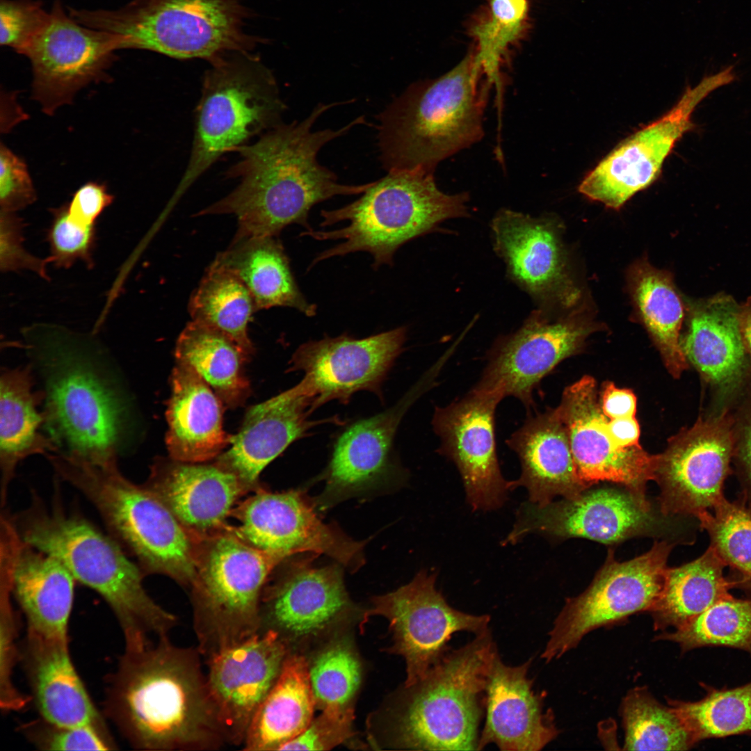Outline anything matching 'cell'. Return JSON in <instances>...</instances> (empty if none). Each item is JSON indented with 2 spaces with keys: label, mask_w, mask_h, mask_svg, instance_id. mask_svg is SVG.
I'll use <instances>...</instances> for the list:
<instances>
[{
  "label": "cell",
  "mask_w": 751,
  "mask_h": 751,
  "mask_svg": "<svg viewBox=\"0 0 751 751\" xmlns=\"http://www.w3.org/2000/svg\"><path fill=\"white\" fill-rule=\"evenodd\" d=\"M144 485L196 538L224 531L238 501L252 492L215 461L188 462L170 456L155 459Z\"/></svg>",
  "instance_id": "obj_27"
},
{
  "label": "cell",
  "mask_w": 751,
  "mask_h": 751,
  "mask_svg": "<svg viewBox=\"0 0 751 751\" xmlns=\"http://www.w3.org/2000/svg\"><path fill=\"white\" fill-rule=\"evenodd\" d=\"M194 115L191 151L174 200L227 153L279 125L286 109L269 68L250 52L210 63Z\"/></svg>",
  "instance_id": "obj_9"
},
{
  "label": "cell",
  "mask_w": 751,
  "mask_h": 751,
  "mask_svg": "<svg viewBox=\"0 0 751 751\" xmlns=\"http://www.w3.org/2000/svg\"><path fill=\"white\" fill-rule=\"evenodd\" d=\"M740 456L745 476V495L751 506V422L743 433Z\"/></svg>",
  "instance_id": "obj_58"
},
{
  "label": "cell",
  "mask_w": 751,
  "mask_h": 751,
  "mask_svg": "<svg viewBox=\"0 0 751 751\" xmlns=\"http://www.w3.org/2000/svg\"><path fill=\"white\" fill-rule=\"evenodd\" d=\"M316 706L309 663L303 656L290 652L255 714L241 749L280 750L309 726Z\"/></svg>",
  "instance_id": "obj_36"
},
{
  "label": "cell",
  "mask_w": 751,
  "mask_h": 751,
  "mask_svg": "<svg viewBox=\"0 0 751 751\" xmlns=\"http://www.w3.org/2000/svg\"><path fill=\"white\" fill-rule=\"evenodd\" d=\"M198 649L168 636L125 649L106 691L107 716L134 747L213 751L227 745Z\"/></svg>",
  "instance_id": "obj_2"
},
{
  "label": "cell",
  "mask_w": 751,
  "mask_h": 751,
  "mask_svg": "<svg viewBox=\"0 0 751 751\" xmlns=\"http://www.w3.org/2000/svg\"><path fill=\"white\" fill-rule=\"evenodd\" d=\"M24 663L36 706L51 725H92L105 731L71 660L68 641L27 631Z\"/></svg>",
  "instance_id": "obj_33"
},
{
  "label": "cell",
  "mask_w": 751,
  "mask_h": 751,
  "mask_svg": "<svg viewBox=\"0 0 751 751\" xmlns=\"http://www.w3.org/2000/svg\"><path fill=\"white\" fill-rule=\"evenodd\" d=\"M695 742L751 732V682L711 690L697 702L669 700Z\"/></svg>",
  "instance_id": "obj_45"
},
{
  "label": "cell",
  "mask_w": 751,
  "mask_h": 751,
  "mask_svg": "<svg viewBox=\"0 0 751 751\" xmlns=\"http://www.w3.org/2000/svg\"><path fill=\"white\" fill-rule=\"evenodd\" d=\"M284 560L226 529L197 538L196 574L189 588L197 648L204 659L260 631L264 588Z\"/></svg>",
  "instance_id": "obj_11"
},
{
  "label": "cell",
  "mask_w": 751,
  "mask_h": 751,
  "mask_svg": "<svg viewBox=\"0 0 751 751\" xmlns=\"http://www.w3.org/2000/svg\"><path fill=\"white\" fill-rule=\"evenodd\" d=\"M739 319L744 344L751 354V302L739 313Z\"/></svg>",
  "instance_id": "obj_59"
},
{
  "label": "cell",
  "mask_w": 751,
  "mask_h": 751,
  "mask_svg": "<svg viewBox=\"0 0 751 751\" xmlns=\"http://www.w3.org/2000/svg\"><path fill=\"white\" fill-rule=\"evenodd\" d=\"M188 309L192 321L227 335L250 357L254 354L248 325L257 310L248 288L235 275L211 265L192 293Z\"/></svg>",
  "instance_id": "obj_41"
},
{
  "label": "cell",
  "mask_w": 751,
  "mask_h": 751,
  "mask_svg": "<svg viewBox=\"0 0 751 751\" xmlns=\"http://www.w3.org/2000/svg\"><path fill=\"white\" fill-rule=\"evenodd\" d=\"M734 586H738L743 589L751 591V576L736 574L734 576Z\"/></svg>",
  "instance_id": "obj_60"
},
{
  "label": "cell",
  "mask_w": 751,
  "mask_h": 751,
  "mask_svg": "<svg viewBox=\"0 0 751 751\" xmlns=\"http://www.w3.org/2000/svg\"><path fill=\"white\" fill-rule=\"evenodd\" d=\"M302 490L271 492L263 487L238 503L226 529L248 545L285 560L310 552L331 557L349 570L364 563L366 540L355 541L339 528L321 521Z\"/></svg>",
  "instance_id": "obj_14"
},
{
  "label": "cell",
  "mask_w": 751,
  "mask_h": 751,
  "mask_svg": "<svg viewBox=\"0 0 751 751\" xmlns=\"http://www.w3.org/2000/svg\"><path fill=\"white\" fill-rule=\"evenodd\" d=\"M517 455L521 474L510 490L523 487L528 501L539 506L557 496L574 499L590 486L576 471L565 426L556 408L531 415L506 440Z\"/></svg>",
  "instance_id": "obj_30"
},
{
  "label": "cell",
  "mask_w": 751,
  "mask_h": 751,
  "mask_svg": "<svg viewBox=\"0 0 751 751\" xmlns=\"http://www.w3.org/2000/svg\"><path fill=\"white\" fill-rule=\"evenodd\" d=\"M406 335V328L399 327L364 339L344 334L309 341L295 351L289 371L304 373L302 381L317 407L333 400L346 403L359 391L380 395Z\"/></svg>",
  "instance_id": "obj_23"
},
{
  "label": "cell",
  "mask_w": 751,
  "mask_h": 751,
  "mask_svg": "<svg viewBox=\"0 0 751 751\" xmlns=\"http://www.w3.org/2000/svg\"><path fill=\"white\" fill-rule=\"evenodd\" d=\"M711 545L736 573L751 576V508L725 497L697 517Z\"/></svg>",
  "instance_id": "obj_47"
},
{
  "label": "cell",
  "mask_w": 751,
  "mask_h": 751,
  "mask_svg": "<svg viewBox=\"0 0 751 751\" xmlns=\"http://www.w3.org/2000/svg\"><path fill=\"white\" fill-rule=\"evenodd\" d=\"M49 13L37 0H1V45L20 53L47 23Z\"/></svg>",
  "instance_id": "obj_51"
},
{
  "label": "cell",
  "mask_w": 751,
  "mask_h": 751,
  "mask_svg": "<svg viewBox=\"0 0 751 751\" xmlns=\"http://www.w3.org/2000/svg\"><path fill=\"white\" fill-rule=\"evenodd\" d=\"M731 422L725 415L702 419L669 440L659 455L654 480L665 516L697 517L723 498L733 451Z\"/></svg>",
  "instance_id": "obj_19"
},
{
  "label": "cell",
  "mask_w": 751,
  "mask_h": 751,
  "mask_svg": "<svg viewBox=\"0 0 751 751\" xmlns=\"http://www.w3.org/2000/svg\"><path fill=\"white\" fill-rule=\"evenodd\" d=\"M31 364L3 369L0 378V469L1 503L6 504L8 486L19 463L35 454L56 452L51 439L40 432L45 414L42 390L33 391Z\"/></svg>",
  "instance_id": "obj_34"
},
{
  "label": "cell",
  "mask_w": 751,
  "mask_h": 751,
  "mask_svg": "<svg viewBox=\"0 0 751 751\" xmlns=\"http://www.w3.org/2000/svg\"><path fill=\"white\" fill-rule=\"evenodd\" d=\"M496 251L512 277L542 302L570 308L580 299L567 270L560 233L550 218L503 209L492 220Z\"/></svg>",
  "instance_id": "obj_26"
},
{
  "label": "cell",
  "mask_w": 751,
  "mask_h": 751,
  "mask_svg": "<svg viewBox=\"0 0 751 751\" xmlns=\"http://www.w3.org/2000/svg\"><path fill=\"white\" fill-rule=\"evenodd\" d=\"M656 639L676 643L684 651L716 645L751 653V599H736L731 595L682 627L660 633Z\"/></svg>",
  "instance_id": "obj_44"
},
{
  "label": "cell",
  "mask_w": 751,
  "mask_h": 751,
  "mask_svg": "<svg viewBox=\"0 0 751 751\" xmlns=\"http://www.w3.org/2000/svg\"><path fill=\"white\" fill-rule=\"evenodd\" d=\"M621 714L626 750H686L695 742L675 710L661 704L645 687L630 690Z\"/></svg>",
  "instance_id": "obj_43"
},
{
  "label": "cell",
  "mask_w": 751,
  "mask_h": 751,
  "mask_svg": "<svg viewBox=\"0 0 751 751\" xmlns=\"http://www.w3.org/2000/svg\"><path fill=\"white\" fill-rule=\"evenodd\" d=\"M351 101L318 104L300 122H282L237 148L238 161L225 172L238 180L227 195L198 215L232 214L238 222L234 238L278 236L291 224L312 230L309 213L316 204L336 195L362 194L373 183H339L335 174L321 165L317 155L328 143L366 124L358 117L334 130L313 131L316 121L330 108Z\"/></svg>",
  "instance_id": "obj_1"
},
{
  "label": "cell",
  "mask_w": 751,
  "mask_h": 751,
  "mask_svg": "<svg viewBox=\"0 0 751 751\" xmlns=\"http://www.w3.org/2000/svg\"><path fill=\"white\" fill-rule=\"evenodd\" d=\"M467 200L466 193L441 191L433 172L421 169L388 171L355 202L321 211V227L344 220L349 223L347 226L301 233L318 241H344L320 252L309 268L325 259L359 251L372 255L374 268L391 265L395 252L405 243L433 230L445 220L466 216Z\"/></svg>",
  "instance_id": "obj_7"
},
{
  "label": "cell",
  "mask_w": 751,
  "mask_h": 751,
  "mask_svg": "<svg viewBox=\"0 0 751 751\" xmlns=\"http://www.w3.org/2000/svg\"><path fill=\"white\" fill-rule=\"evenodd\" d=\"M316 707L348 706L361 682V665L350 642L332 641L309 664Z\"/></svg>",
  "instance_id": "obj_46"
},
{
  "label": "cell",
  "mask_w": 751,
  "mask_h": 751,
  "mask_svg": "<svg viewBox=\"0 0 751 751\" xmlns=\"http://www.w3.org/2000/svg\"><path fill=\"white\" fill-rule=\"evenodd\" d=\"M663 522L646 497L627 489L586 490L574 499L539 506L528 501L517 508L515 524L501 544H515L540 533L555 538L580 537L614 544L656 533Z\"/></svg>",
  "instance_id": "obj_17"
},
{
  "label": "cell",
  "mask_w": 751,
  "mask_h": 751,
  "mask_svg": "<svg viewBox=\"0 0 751 751\" xmlns=\"http://www.w3.org/2000/svg\"><path fill=\"white\" fill-rule=\"evenodd\" d=\"M315 399L301 380L293 387L250 407L229 448L214 461L234 474L251 491L261 486L263 469L294 441L324 422L309 419Z\"/></svg>",
  "instance_id": "obj_28"
},
{
  "label": "cell",
  "mask_w": 751,
  "mask_h": 751,
  "mask_svg": "<svg viewBox=\"0 0 751 751\" xmlns=\"http://www.w3.org/2000/svg\"><path fill=\"white\" fill-rule=\"evenodd\" d=\"M406 403L402 401L361 420L342 433L325 473L324 490L314 501L316 506L328 509L377 485L389 475L392 442Z\"/></svg>",
  "instance_id": "obj_32"
},
{
  "label": "cell",
  "mask_w": 751,
  "mask_h": 751,
  "mask_svg": "<svg viewBox=\"0 0 751 751\" xmlns=\"http://www.w3.org/2000/svg\"><path fill=\"white\" fill-rule=\"evenodd\" d=\"M277 236L234 238L212 266L235 275L248 288L257 310L288 307L313 316L317 307L300 291Z\"/></svg>",
  "instance_id": "obj_35"
},
{
  "label": "cell",
  "mask_w": 751,
  "mask_h": 751,
  "mask_svg": "<svg viewBox=\"0 0 751 751\" xmlns=\"http://www.w3.org/2000/svg\"><path fill=\"white\" fill-rule=\"evenodd\" d=\"M167 402L165 444L169 456L188 462L215 460L232 435L223 428L225 405L190 365L176 362Z\"/></svg>",
  "instance_id": "obj_31"
},
{
  "label": "cell",
  "mask_w": 751,
  "mask_h": 751,
  "mask_svg": "<svg viewBox=\"0 0 751 751\" xmlns=\"http://www.w3.org/2000/svg\"><path fill=\"white\" fill-rule=\"evenodd\" d=\"M121 45L119 35L79 24L55 0L45 25L19 53L31 64L34 100L48 115L70 104L81 89L107 79Z\"/></svg>",
  "instance_id": "obj_16"
},
{
  "label": "cell",
  "mask_w": 751,
  "mask_h": 751,
  "mask_svg": "<svg viewBox=\"0 0 751 751\" xmlns=\"http://www.w3.org/2000/svg\"><path fill=\"white\" fill-rule=\"evenodd\" d=\"M22 218L15 213L1 211L0 218V268L2 272L22 269L36 273L49 280L46 270L47 259H41L29 253L23 245Z\"/></svg>",
  "instance_id": "obj_54"
},
{
  "label": "cell",
  "mask_w": 751,
  "mask_h": 751,
  "mask_svg": "<svg viewBox=\"0 0 751 751\" xmlns=\"http://www.w3.org/2000/svg\"><path fill=\"white\" fill-rule=\"evenodd\" d=\"M317 556L284 560L263 590L260 631H275L289 647L291 641L318 633L353 608L340 566L315 567Z\"/></svg>",
  "instance_id": "obj_24"
},
{
  "label": "cell",
  "mask_w": 751,
  "mask_h": 751,
  "mask_svg": "<svg viewBox=\"0 0 751 751\" xmlns=\"http://www.w3.org/2000/svg\"><path fill=\"white\" fill-rule=\"evenodd\" d=\"M1 575L27 622V631L68 641L76 581L57 558L24 542L9 517L1 515Z\"/></svg>",
  "instance_id": "obj_25"
},
{
  "label": "cell",
  "mask_w": 751,
  "mask_h": 751,
  "mask_svg": "<svg viewBox=\"0 0 751 751\" xmlns=\"http://www.w3.org/2000/svg\"><path fill=\"white\" fill-rule=\"evenodd\" d=\"M672 544L656 542L649 551L618 562L609 551L588 588L569 598L556 618L541 658L558 659L589 632L652 608L665 583Z\"/></svg>",
  "instance_id": "obj_12"
},
{
  "label": "cell",
  "mask_w": 751,
  "mask_h": 751,
  "mask_svg": "<svg viewBox=\"0 0 751 751\" xmlns=\"http://www.w3.org/2000/svg\"><path fill=\"white\" fill-rule=\"evenodd\" d=\"M23 335L42 379L43 428L56 452L97 463L118 461L128 439L129 401L99 362L95 344L49 324L29 327Z\"/></svg>",
  "instance_id": "obj_3"
},
{
  "label": "cell",
  "mask_w": 751,
  "mask_h": 751,
  "mask_svg": "<svg viewBox=\"0 0 751 751\" xmlns=\"http://www.w3.org/2000/svg\"><path fill=\"white\" fill-rule=\"evenodd\" d=\"M734 80L735 74L729 66L688 87L665 114L623 140L602 159L583 179L579 191L591 200L619 209L657 179L677 142L695 128L691 115L697 106Z\"/></svg>",
  "instance_id": "obj_13"
},
{
  "label": "cell",
  "mask_w": 751,
  "mask_h": 751,
  "mask_svg": "<svg viewBox=\"0 0 751 751\" xmlns=\"http://www.w3.org/2000/svg\"><path fill=\"white\" fill-rule=\"evenodd\" d=\"M437 573L421 570L407 584L374 597L364 617L381 615L389 623L394 643L389 651L403 657L405 687L426 677L451 649L448 643L460 631L475 636L489 629L490 616L473 615L450 606L436 588Z\"/></svg>",
  "instance_id": "obj_15"
},
{
  "label": "cell",
  "mask_w": 751,
  "mask_h": 751,
  "mask_svg": "<svg viewBox=\"0 0 751 751\" xmlns=\"http://www.w3.org/2000/svg\"><path fill=\"white\" fill-rule=\"evenodd\" d=\"M629 284L640 321L660 351L669 372L679 377L687 367L679 339L684 307L672 277L668 272L640 260L631 267Z\"/></svg>",
  "instance_id": "obj_39"
},
{
  "label": "cell",
  "mask_w": 751,
  "mask_h": 751,
  "mask_svg": "<svg viewBox=\"0 0 751 751\" xmlns=\"http://www.w3.org/2000/svg\"><path fill=\"white\" fill-rule=\"evenodd\" d=\"M599 328L583 311L551 321L533 312L515 332L496 340L474 389L512 396L528 410L540 380L559 362L578 352Z\"/></svg>",
  "instance_id": "obj_18"
},
{
  "label": "cell",
  "mask_w": 751,
  "mask_h": 751,
  "mask_svg": "<svg viewBox=\"0 0 751 751\" xmlns=\"http://www.w3.org/2000/svg\"><path fill=\"white\" fill-rule=\"evenodd\" d=\"M726 564L710 546L699 558L668 568L662 592L649 611L655 631L677 629L719 600L731 595Z\"/></svg>",
  "instance_id": "obj_40"
},
{
  "label": "cell",
  "mask_w": 751,
  "mask_h": 751,
  "mask_svg": "<svg viewBox=\"0 0 751 751\" xmlns=\"http://www.w3.org/2000/svg\"><path fill=\"white\" fill-rule=\"evenodd\" d=\"M9 586L1 584L0 599V706L5 711H17L29 699L22 694L13 681L16 659L17 621L11 603Z\"/></svg>",
  "instance_id": "obj_49"
},
{
  "label": "cell",
  "mask_w": 751,
  "mask_h": 751,
  "mask_svg": "<svg viewBox=\"0 0 751 751\" xmlns=\"http://www.w3.org/2000/svg\"><path fill=\"white\" fill-rule=\"evenodd\" d=\"M31 734L34 743L47 750H108L113 745L105 731L92 725L60 727L46 722Z\"/></svg>",
  "instance_id": "obj_53"
},
{
  "label": "cell",
  "mask_w": 751,
  "mask_h": 751,
  "mask_svg": "<svg viewBox=\"0 0 751 751\" xmlns=\"http://www.w3.org/2000/svg\"><path fill=\"white\" fill-rule=\"evenodd\" d=\"M290 652L275 631L266 629L205 659L209 693L227 745L242 746Z\"/></svg>",
  "instance_id": "obj_22"
},
{
  "label": "cell",
  "mask_w": 751,
  "mask_h": 751,
  "mask_svg": "<svg viewBox=\"0 0 751 751\" xmlns=\"http://www.w3.org/2000/svg\"><path fill=\"white\" fill-rule=\"evenodd\" d=\"M503 398L473 388L462 398L436 407L432 424L441 455L456 466L466 499L474 511H491L508 500L510 481L502 475L496 453V408Z\"/></svg>",
  "instance_id": "obj_20"
},
{
  "label": "cell",
  "mask_w": 751,
  "mask_h": 751,
  "mask_svg": "<svg viewBox=\"0 0 751 751\" xmlns=\"http://www.w3.org/2000/svg\"><path fill=\"white\" fill-rule=\"evenodd\" d=\"M79 24L120 36L122 49L213 61L250 52L261 40L243 31L241 0H134L117 10L69 9Z\"/></svg>",
  "instance_id": "obj_10"
},
{
  "label": "cell",
  "mask_w": 751,
  "mask_h": 751,
  "mask_svg": "<svg viewBox=\"0 0 751 751\" xmlns=\"http://www.w3.org/2000/svg\"><path fill=\"white\" fill-rule=\"evenodd\" d=\"M36 200L35 190L25 162L7 146L0 148L1 211L15 213Z\"/></svg>",
  "instance_id": "obj_52"
},
{
  "label": "cell",
  "mask_w": 751,
  "mask_h": 751,
  "mask_svg": "<svg viewBox=\"0 0 751 751\" xmlns=\"http://www.w3.org/2000/svg\"><path fill=\"white\" fill-rule=\"evenodd\" d=\"M601 408L609 419L635 417L636 397L628 389L616 387L613 382L604 384L601 392Z\"/></svg>",
  "instance_id": "obj_56"
},
{
  "label": "cell",
  "mask_w": 751,
  "mask_h": 751,
  "mask_svg": "<svg viewBox=\"0 0 751 751\" xmlns=\"http://www.w3.org/2000/svg\"><path fill=\"white\" fill-rule=\"evenodd\" d=\"M737 312L729 298L713 299L693 309L681 341L686 360L713 384H730L744 369L745 344Z\"/></svg>",
  "instance_id": "obj_37"
},
{
  "label": "cell",
  "mask_w": 751,
  "mask_h": 751,
  "mask_svg": "<svg viewBox=\"0 0 751 751\" xmlns=\"http://www.w3.org/2000/svg\"><path fill=\"white\" fill-rule=\"evenodd\" d=\"M498 651L490 629L449 649L421 680L405 687L395 745L416 750H478L485 688Z\"/></svg>",
  "instance_id": "obj_8"
},
{
  "label": "cell",
  "mask_w": 751,
  "mask_h": 751,
  "mask_svg": "<svg viewBox=\"0 0 751 751\" xmlns=\"http://www.w3.org/2000/svg\"><path fill=\"white\" fill-rule=\"evenodd\" d=\"M609 429L617 442L625 448L640 446V427L636 417L608 420Z\"/></svg>",
  "instance_id": "obj_57"
},
{
  "label": "cell",
  "mask_w": 751,
  "mask_h": 751,
  "mask_svg": "<svg viewBox=\"0 0 751 751\" xmlns=\"http://www.w3.org/2000/svg\"><path fill=\"white\" fill-rule=\"evenodd\" d=\"M529 26L527 0H486L484 8L470 24L475 62L488 86H494L499 95L502 66L511 48L525 38Z\"/></svg>",
  "instance_id": "obj_42"
},
{
  "label": "cell",
  "mask_w": 751,
  "mask_h": 751,
  "mask_svg": "<svg viewBox=\"0 0 751 751\" xmlns=\"http://www.w3.org/2000/svg\"><path fill=\"white\" fill-rule=\"evenodd\" d=\"M595 379L586 376L568 386L556 407L568 435L580 478L588 485L599 481L623 485L645 496V486L654 480L659 455L640 446L625 448L612 435L598 400Z\"/></svg>",
  "instance_id": "obj_21"
},
{
  "label": "cell",
  "mask_w": 751,
  "mask_h": 751,
  "mask_svg": "<svg viewBox=\"0 0 751 751\" xmlns=\"http://www.w3.org/2000/svg\"><path fill=\"white\" fill-rule=\"evenodd\" d=\"M55 483L50 505L32 493L28 508L9 515L19 538L60 561L75 580L95 591L122 630L125 648L168 636L177 617L146 592L139 566L108 534L77 512L67 511Z\"/></svg>",
  "instance_id": "obj_4"
},
{
  "label": "cell",
  "mask_w": 751,
  "mask_h": 751,
  "mask_svg": "<svg viewBox=\"0 0 751 751\" xmlns=\"http://www.w3.org/2000/svg\"><path fill=\"white\" fill-rule=\"evenodd\" d=\"M474 52L439 78L411 84L378 115L380 159L387 170L433 172L449 156L478 141L490 87Z\"/></svg>",
  "instance_id": "obj_5"
},
{
  "label": "cell",
  "mask_w": 751,
  "mask_h": 751,
  "mask_svg": "<svg viewBox=\"0 0 751 751\" xmlns=\"http://www.w3.org/2000/svg\"><path fill=\"white\" fill-rule=\"evenodd\" d=\"M47 457L56 477L88 499L109 535L144 574L165 575L191 587L196 539L144 484L127 478L118 461L97 463L60 453Z\"/></svg>",
  "instance_id": "obj_6"
},
{
  "label": "cell",
  "mask_w": 751,
  "mask_h": 751,
  "mask_svg": "<svg viewBox=\"0 0 751 751\" xmlns=\"http://www.w3.org/2000/svg\"><path fill=\"white\" fill-rule=\"evenodd\" d=\"M175 355L196 371L225 406L235 409L250 396L245 364L250 357L222 332L192 321L179 334Z\"/></svg>",
  "instance_id": "obj_38"
},
{
  "label": "cell",
  "mask_w": 751,
  "mask_h": 751,
  "mask_svg": "<svg viewBox=\"0 0 751 751\" xmlns=\"http://www.w3.org/2000/svg\"><path fill=\"white\" fill-rule=\"evenodd\" d=\"M530 659L506 665L494 655L485 688V724L478 750L495 744L502 751H539L558 735L551 709L544 710V695L533 688L528 677Z\"/></svg>",
  "instance_id": "obj_29"
},
{
  "label": "cell",
  "mask_w": 751,
  "mask_h": 751,
  "mask_svg": "<svg viewBox=\"0 0 751 751\" xmlns=\"http://www.w3.org/2000/svg\"><path fill=\"white\" fill-rule=\"evenodd\" d=\"M113 201V196L104 184L88 182L76 190L66 206L74 221L83 225H93Z\"/></svg>",
  "instance_id": "obj_55"
},
{
  "label": "cell",
  "mask_w": 751,
  "mask_h": 751,
  "mask_svg": "<svg viewBox=\"0 0 751 751\" xmlns=\"http://www.w3.org/2000/svg\"><path fill=\"white\" fill-rule=\"evenodd\" d=\"M352 705L330 706L280 750H329L353 735Z\"/></svg>",
  "instance_id": "obj_50"
},
{
  "label": "cell",
  "mask_w": 751,
  "mask_h": 751,
  "mask_svg": "<svg viewBox=\"0 0 751 751\" xmlns=\"http://www.w3.org/2000/svg\"><path fill=\"white\" fill-rule=\"evenodd\" d=\"M51 211L53 218L47 238L50 248L48 262L53 263L56 267L68 268L81 261L88 268H92L95 225H83L74 221L70 216L66 205Z\"/></svg>",
  "instance_id": "obj_48"
}]
</instances>
